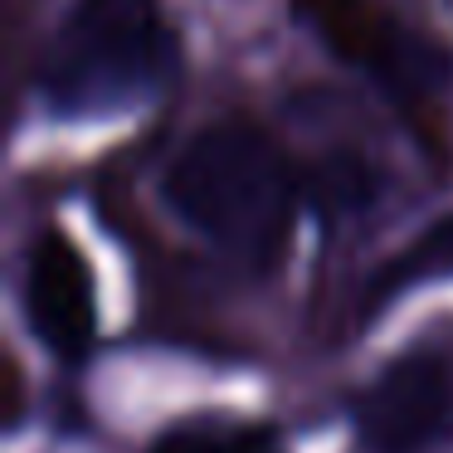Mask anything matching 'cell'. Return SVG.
<instances>
[{
    "mask_svg": "<svg viewBox=\"0 0 453 453\" xmlns=\"http://www.w3.org/2000/svg\"><path fill=\"white\" fill-rule=\"evenodd\" d=\"M434 278H453V210H449V215H439L429 229H419V234L400 249V258L375 273L371 297H365V312L380 307L385 297L414 288V283H434Z\"/></svg>",
    "mask_w": 453,
    "mask_h": 453,
    "instance_id": "obj_6",
    "label": "cell"
},
{
    "mask_svg": "<svg viewBox=\"0 0 453 453\" xmlns=\"http://www.w3.org/2000/svg\"><path fill=\"white\" fill-rule=\"evenodd\" d=\"M361 196H365V166H356V161H336V166L322 171V200L332 210L361 205Z\"/></svg>",
    "mask_w": 453,
    "mask_h": 453,
    "instance_id": "obj_8",
    "label": "cell"
},
{
    "mask_svg": "<svg viewBox=\"0 0 453 453\" xmlns=\"http://www.w3.org/2000/svg\"><path fill=\"white\" fill-rule=\"evenodd\" d=\"M151 453H283L273 429L258 424H229V419H190L166 429Z\"/></svg>",
    "mask_w": 453,
    "mask_h": 453,
    "instance_id": "obj_7",
    "label": "cell"
},
{
    "mask_svg": "<svg viewBox=\"0 0 453 453\" xmlns=\"http://www.w3.org/2000/svg\"><path fill=\"white\" fill-rule=\"evenodd\" d=\"M307 20L322 30L332 50H342V59L365 64L380 83L414 93V98L439 88L443 69H449L434 40L395 25L390 15L371 11L365 0H307Z\"/></svg>",
    "mask_w": 453,
    "mask_h": 453,
    "instance_id": "obj_4",
    "label": "cell"
},
{
    "mask_svg": "<svg viewBox=\"0 0 453 453\" xmlns=\"http://www.w3.org/2000/svg\"><path fill=\"white\" fill-rule=\"evenodd\" d=\"M20 307L35 342L50 346L59 361H79L98 332V293L83 249L64 229H40L25 249Z\"/></svg>",
    "mask_w": 453,
    "mask_h": 453,
    "instance_id": "obj_3",
    "label": "cell"
},
{
    "mask_svg": "<svg viewBox=\"0 0 453 453\" xmlns=\"http://www.w3.org/2000/svg\"><path fill=\"white\" fill-rule=\"evenodd\" d=\"M161 200L186 229L254 273L278 264L293 225V176L249 122H215L190 137L161 176Z\"/></svg>",
    "mask_w": 453,
    "mask_h": 453,
    "instance_id": "obj_1",
    "label": "cell"
},
{
    "mask_svg": "<svg viewBox=\"0 0 453 453\" xmlns=\"http://www.w3.org/2000/svg\"><path fill=\"white\" fill-rule=\"evenodd\" d=\"M449 371L439 356H400L356 395V434L371 453H414L449 414Z\"/></svg>",
    "mask_w": 453,
    "mask_h": 453,
    "instance_id": "obj_5",
    "label": "cell"
},
{
    "mask_svg": "<svg viewBox=\"0 0 453 453\" xmlns=\"http://www.w3.org/2000/svg\"><path fill=\"white\" fill-rule=\"evenodd\" d=\"M176 64L161 0H73L40 59V93L64 118L132 108Z\"/></svg>",
    "mask_w": 453,
    "mask_h": 453,
    "instance_id": "obj_2",
    "label": "cell"
}]
</instances>
